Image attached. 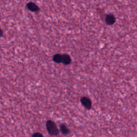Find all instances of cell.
Masks as SVG:
<instances>
[{
  "label": "cell",
  "mask_w": 137,
  "mask_h": 137,
  "mask_svg": "<svg viewBox=\"0 0 137 137\" xmlns=\"http://www.w3.org/2000/svg\"><path fill=\"white\" fill-rule=\"evenodd\" d=\"M46 127L48 132L52 135H57L59 133V129L56 124L52 121L49 120L46 123Z\"/></svg>",
  "instance_id": "6da1fadb"
},
{
  "label": "cell",
  "mask_w": 137,
  "mask_h": 137,
  "mask_svg": "<svg viewBox=\"0 0 137 137\" xmlns=\"http://www.w3.org/2000/svg\"><path fill=\"white\" fill-rule=\"evenodd\" d=\"M81 102L83 105L87 109H90L91 107H92V102L90 99L87 97H83L81 99Z\"/></svg>",
  "instance_id": "7a4b0ae2"
},
{
  "label": "cell",
  "mask_w": 137,
  "mask_h": 137,
  "mask_svg": "<svg viewBox=\"0 0 137 137\" xmlns=\"http://www.w3.org/2000/svg\"><path fill=\"white\" fill-rule=\"evenodd\" d=\"M27 7L28 9L31 10V11H33V12H37V11H38L39 10V8L38 7V5L33 2L28 3L27 4Z\"/></svg>",
  "instance_id": "3957f363"
},
{
  "label": "cell",
  "mask_w": 137,
  "mask_h": 137,
  "mask_svg": "<svg viewBox=\"0 0 137 137\" xmlns=\"http://www.w3.org/2000/svg\"><path fill=\"white\" fill-rule=\"evenodd\" d=\"M115 17L112 15H108L106 18V23L108 25H112L115 22Z\"/></svg>",
  "instance_id": "277c9868"
},
{
  "label": "cell",
  "mask_w": 137,
  "mask_h": 137,
  "mask_svg": "<svg viewBox=\"0 0 137 137\" xmlns=\"http://www.w3.org/2000/svg\"><path fill=\"white\" fill-rule=\"evenodd\" d=\"M62 62L64 64L67 65L70 64L71 60L70 59V57L67 54H63L62 55Z\"/></svg>",
  "instance_id": "5b68a950"
},
{
  "label": "cell",
  "mask_w": 137,
  "mask_h": 137,
  "mask_svg": "<svg viewBox=\"0 0 137 137\" xmlns=\"http://www.w3.org/2000/svg\"><path fill=\"white\" fill-rule=\"evenodd\" d=\"M60 130L61 131V132L64 135L67 134L70 132L69 130H68V129L66 127V125L64 124H61L60 125Z\"/></svg>",
  "instance_id": "8992f818"
},
{
  "label": "cell",
  "mask_w": 137,
  "mask_h": 137,
  "mask_svg": "<svg viewBox=\"0 0 137 137\" xmlns=\"http://www.w3.org/2000/svg\"><path fill=\"white\" fill-rule=\"evenodd\" d=\"M53 60L58 63L62 62V56L60 54H56L53 57Z\"/></svg>",
  "instance_id": "52a82bcc"
},
{
  "label": "cell",
  "mask_w": 137,
  "mask_h": 137,
  "mask_svg": "<svg viewBox=\"0 0 137 137\" xmlns=\"http://www.w3.org/2000/svg\"><path fill=\"white\" fill-rule=\"evenodd\" d=\"M32 137H43V136L41 133L39 132H37L33 134Z\"/></svg>",
  "instance_id": "ba28073f"
},
{
  "label": "cell",
  "mask_w": 137,
  "mask_h": 137,
  "mask_svg": "<svg viewBox=\"0 0 137 137\" xmlns=\"http://www.w3.org/2000/svg\"><path fill=\"white\" fill-rule=\"evenodd\" d=\"M2 36H3V32L1 28H0V37H2Z\"/></svg>",
  "instance_id": "9c48e42d"
}]
</instances>
